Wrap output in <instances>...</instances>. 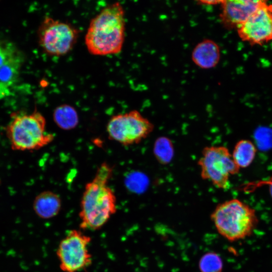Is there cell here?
Masks as SVG:
<instances>
[{"label":"cell","instance_id":"cell-1","mask_svg":"<svg viewBox=\"0 0 272 272\" xmlns=\"http://www.w3.org/2000/svg\"><path fill=\"white\" fill-rule=\"evenodd\" d=\"M112 174V166L104 162L97 169L92 180L85 185L79 213L81 230H99L116 213V197L109 185Z\"/></svg>","mask_w":272,"mask_h":272},{"label":"cell","instance_id":"cell-2","mask_svg":"<svg viewBox=\"0 0 272 272\" xmlns=\"http://www.w3.org/2000/svg\"><path fill=\"white\" fill-rule=\"evenodd\" d=\"M125 11L119 2L110 4L90 21L85 37L89 52L104 56L119 53L125 33Z\"/></svg>","mask_w":272,"mask_h":272},{"label":"cell","instance_id":"cell-3","mask_svg":"<svg viewBox=\"0 0 272 272\" xmlns=\"http://www.w3.org/2000/svg\"><path fill=\"white\" fill-rule=\"evenodd\" d=\"M46 125L45 118L36 109L30 113H12L5 128L12 149L31 151L49 145L54 136L46 131Z\"/></svg>","mask_w":272,"mask_h":272},{"label":"cell","instance_id":"cell-4","mask_svg":"<svg viewBox=\"0 0 272 272\" xmlns=\"http://www.w3.org/2000/svg\"><path fill=\"white\" fill-rule=\"evenodd\" d=\"M211 219L219 233L231 241L248 236L258 222L254 210L235 198L218 205Z\"/></svg>","mask_w":272,"mask_h":272},{"label":"cell","instance_id":"cell-5","mask_svg":"<svg viewBox=\"0 0 272 272\" xmlns=\"http://www.w3.org/2000/svg\"><path fill=\"white\" fill-rule=\"evenodd\" d=\"M197 164L201 178L222 189L230 187V176L237 174L240 169L228 149L224 146L205 147Z\"/></svg>","mask_w":272,"mask_h":272},{"label":"cell","instance_id":"cell-6","mask_svg":"<svg viewBox=\"0 0 272 272\" xmlns=\"http://www.w3.org/2000/svg\"><path fill=\"white\" fill-rule=\"evenodd\" d=\"M92 238L82 230H70L60 240L56 251L59 268L63 272H80L93 262L89 245Z\"/></svg>","mask_w":272,"mask_h":272},{"label":"cell","instance_id":"cell-7","mask_svg":"<svg viewBox=\"0 0 272 272\" xmlns=\"http://www.w3.org/2000/svg\"><path fill=\"white\" fill-rule=\"evenodd\" d=\"M154 129L153 123L137 110L112 116L106 126L109 139L125 146L140 143Z\"/></svg>","mask_w":272,"mask_h":272},{"label":"cell","instance_id":"cell-8","mask_svg":"<svg viewBox=\"0 0 272 272\" xmlns=\"http://www.w3.org/2000/svg\"><path fill=\"white\" fill-rule=\"evenodd\" d=\"M79 33L71 24L45 16L38 28V43L46 54L62 56L73 48Z\"/></svg>","mask_w":272,"mask_h":272},{"label":"cell","instance_id":"cell-9","mask_svg":"<svg viewBox=\"0 0 272 272\" xmlns=\"http://www.w3.org/2000/svg\"><path fill=\"white\" fill-rule=\"evenodd\" d=\"M237 30L241 39L251 45L272 41V5L265 1Z\"/></svg>","mask_w":272,"mask_h":272},{"label":"cell","instance_id":"cell-10","mask_svg":"<svg viewBox=\"0 0 272 272\" xmlns=\"http://www.w3.org/2000/svg\"><path fill=\"white\" fill-rule=\"evenodd\" d=\"M265 2L257 0H228L221 4L220 19L227 29L237 30Z\"/></svg>","mask_w":272,"mask_h":272},{"label":"cell","instance_id":"cell-11","mask_svg":"<svg viewBox=\"0 0 272 272\" xmlns=\"http://www.w3.org/2000/svg\"><path fill=\"white\" fill-rule=\"evenodd\" d=\"M191 56L192 62L197 67L204 70L213 69L219 62L220 48L214 40L205 39L195 45Z\"/></svg>","mask_w":272,"mask_h":272},{"label":"cell","instance_id":"cell-12","mask_svg":"<svg viewBox=\"0 0 272 272\" xmlns=\"http://www.w3.org/2000/svg\"><path fill=\"white\" fill-rule=\"evenodd\" d=\"M61 200L58 194L45 190L37 194L33 202V209L40 218L48 220L56 217L60 212Z\"/></svg>","mask_w":272,"mask_h":272},{"label":"cell","instance_id":"cell-13","mask_svg":"<svg viewBox=\"0 0 272 272\" xmlns=\"http://www.w3.org/2000/svg\"><path fill=\"white\" fill-rule=\"evenodd\" d=\"M22 60L19 53L0 66V97L6 95L18 80Z\"/></svg>","mask_w":272,"mask_h":272},{"label":"cell","instance_id":"cell-14","mask_svg":"<svg viewBox=\"0 0 272 272\" xmlns=\"http://www.w3.org/2000/svg\"><path fill=\"white\" fill-rule=\"evenodd\" d=\"M53 119L55 124L65 130L75 128L79 122V117L76 109L66 104L57 106L53 112Z\"/></svg>","mask_w":272,"mask_h":272},{"label":"cell","instance_id":"cell-15","mask_svg":"<svg viewBox=\"0 0 272 272\" xmlns=\"http://www.w3.org/2000/svg\"><path fill=\"white\" fill-rule=\"evenodd\" d=\"M256 152V148L250 141L242 140L235 145L232 156L239 168H245L253 161Z\"/></svg>","mask_w":272,"mask_h":272},{"label":"cell","instance_id":"cell-16","mask_svg":"<svg viewBox=\"0 0 272 272\" xmlns=\"http://www.w3.org/2000/svg\"><path fill=\"white\" fill-rule=\"evenodd\" d=\"M154 152L159 162L162 164L168 163L173 154L171 141L166 138H159L155 144Z\"/></svg>","mask_w":272,"mask_h":272},{"label":"cell","instance_id":"cell-17","mask_svg":"<svg viewBox=\"0 0 272 272\" xmlns=\"http://www.w3.org/2000/svg\"><path fill=\"white\" fill-rule=\"evenodd\" d=\"M222 267L221 258L214 253L205 254L199 261V269L201 272H221Z\"/></svg>","mask_w":272,"mask_h":272},{"label":"cell","instance_id":"cell-18","mask_svg":"<svg viewBox=\"0 0 272 272\" xmlns=\"http://www.w3.org/2000/svg\"><path fill=\"white\" fill-rule=\"evenodd\" d=\"M19 53L14 44L0 41V66Z\"/></svg>","mask_w":272,"mask_h":272},{"label":"cell","instance_id":"cell-19","mask_svg":"<svg viewBox=\"0 0 272 272\" xmlns=\"http://www.w3.org/2000/svg\"><path fill=\"white\" fill-rule=\"evenodd\" d=\"M223 1H199L198 3L200 5H221Z\"/></svg>","mask_w":272,"mask_h":272},{"label":"cell","instance_id":"cell-20","mask_svg":"<svg viewBox=\"0 0 272 272\" xmlns=\"http://www.w3.org/2000/svg\"><path fill=\"white\" fill-rule=\"evenodd\" d=\"M269 191L272 197V182L269 183Z\"/></svg>","mask_w":272,"mask_h":272}]
</instances>
